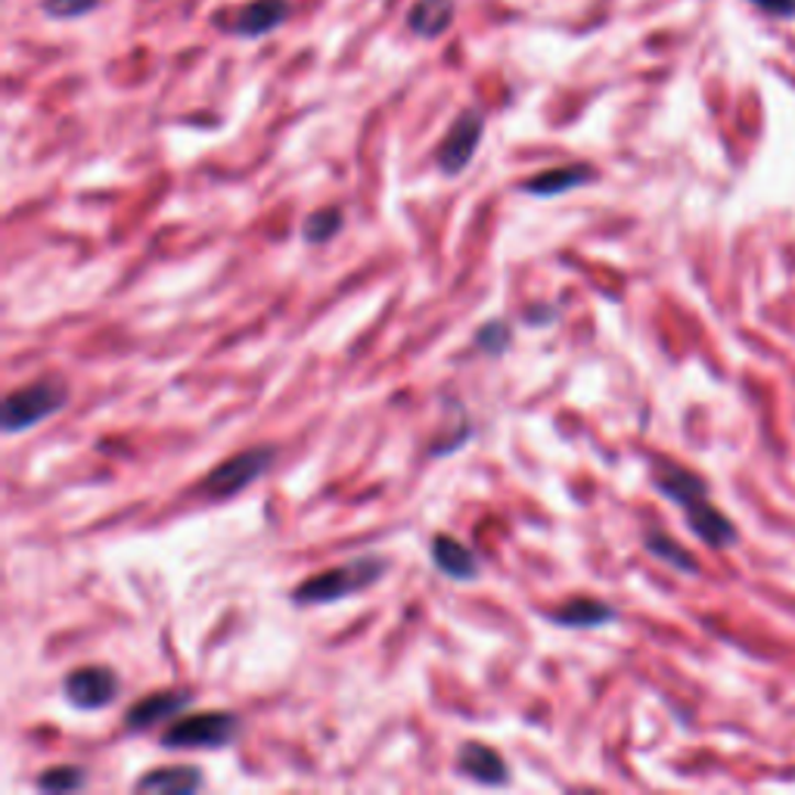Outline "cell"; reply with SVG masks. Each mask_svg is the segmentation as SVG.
Instances as JSON below:
<instances>
[{
	"instance_id": "13",
	"label": "cell",
	"mask_w": 795,
	"mask_h": 795,
	"mask_svg": "<svg viewBox=\"0 0 795 795\" xmlns=\"http://www.w3.org/2000/svg\"><path fill=\"white\" fill-rule=\"evenodd\" d=\"M615 606L603 603V600H591V596H575L569 603H562L560 609H550L547 622H553L557 628H572V631H591V628H603L615 622Z\"/></svg>"
},
{
	"instance_id": "8",
	"label": "cell",
	"mask_w": 795,
	"mask_h": 795,
	"mask_svg": "<svg viewBox=\"0 0 795 795\" xmlns=\"http://www.w3.org/2000/svg\"><path fill=\"white\" fill-rule=\"evenodd\" d=\"M193 705V693L190 690H159L149 693L144 699L131 705L125 712V730L127 734H146L159 724L175 721Z\"/></svg>"
},
{
	"instance_id": "21",
	"label": "cell",
	"mask_w": 795,
	"mask_h": 795,
	"mask_svg": "<svg viewBox=\"0 0 795 795\" xmlns=\"http://www.w3.org/2000/svg\"><path fill=\"white\" fill-rule=\"evenodd\" d=\"M97 7H100V0H41V13L56 19V22L88 16Z\"/></svg>"
},
{
	"instance_id": "1",
	"label": "cell",
	"mask_w": 795,
	"mask_h": 795,
	"mask_svg": "<svg viewBox=\"0 0 795 795\" xmlns=\"http://www.w3.org/2000/svg\"><path fill=\"white\" fill-rule=\"evenodd\" d=\"M389 569H392V562L382 553L355 557V560L317 572V575L302 581L299 587H292V606H333L345 596L363 594V591L377 587L389 575Z\"/></svg>"
},
{
	"instance_id": "3",
	"label": "cell",
	"mask_w": 795,
	"mask_h": 795,
	"mask_svg": "<svg viewBox=\"0 0 795 795\" xmlns=\"http://www.w3.org/2000/svg\"><path fill=\"white\" fill-rule=\"evenodd\" d=\"M273 460H277V448L273 445L246 448V451L227 457L224 463H217L215 470L199 482L197 491L205 501H227V497H234L239 491L255 485L265 472L271 470Z\"/></svg>"
},
{
	"instance_id": "16",
	"label": "cell",
	"mask_w": 795,
	"mask_h": 795,
	"mask_svg": "<svg viewBox=\"0 0 795 795\" xmlns=\"http://www.w3.org/2000/svg\"><path fill=\"white\" fill-rule=\"evenodd\" d=\"M457 16V0H414V7L407 10V29L416 37L435 41L454 25Z\"/></svg>"
},
{
	"instance_id": "5",
	"label": "cell",
	"mask_w": 795,
	"mask_h": 795,
	"mask_svg": "<svg viewBox=\"0 0 795 795\" xmlns=\"http://www.w3.org/2000/svg\"><path fill=\"white\" fill-rule=\"evenodd\" d=\"M482 137H485V115L479 109H463L448 127L445 141L438 144V153H435L438 171L445 178H460L470 168Z\"/></svg>"
},
{
	"instance_id": "20",
	"label": "cell",
	"mask_w": 795,
	"mask_h": 795,
	"mask_svg": "<svg viewBox=\"0 0 795 795\" xmlns=\"http://www.w3.org/2000/svg\"><path fill=\"white\" fill-rule=\"evenodd\" d=\"M475 348L482 351V355H491V358H497V355H504L506 348L513 345V329L506 321H489V324L479 326V333H475Z\"/></svg>"
},
{
	"instance_id": "2",
	"label": "cell",
	"mask_w": 795,
	"mask_h": 795,
	"mask_svg": "<svg viewBox=\"0 0 795 795\" xmlns=\"http://www.w3.org/2000/svg\"><path fill=\"white\" fill-rule=\"evenodd\" d=\"M69 404V385L59 377H44V380L29 382L22 389H13L3 398L0 407V429L3 435H19L25 429H35L47 416H56Z\"/></svg>"
},
{
	"instance_id": "6",
	"label": "cell",
	"mask_w": 795,
	"mask_h": 795,
	"mask_svg": "<svg viewBox=\"0 0 795 795\" xmlns=\"http://www.w3.org/2000/svg\"><path fill=\"white\" fill-rule=\"evenodd\" d=\"M122 693V681L119 674L107 665H85L66 674L63 681V696L66 703L78 708V712H100L119 699Z\"/></svg>"
},
{
	"instance_id": "22",
	"label": "cell",
	"mask_w": 795,
	"mask_h": 795,
	"mask_svg": "<svg viewBox=\"0 0 795 795\" xmlns=\"http://www.w3.org/2000/svg\"><path fill=\"white\" fill-rule=\"evenodd\" d=\"M761 13L774 19H795V0H749Z\"/></svg>"
},
{
	"instance_id": "23",
	"label": "cell",
	"mask_w": 795,
	"mask_h": 795,
	"mask_svg": "<svg viewBox=\"0 0 795 795\" xmlns=\"http://www.w3.org/2000/svg\"><path fill=\"white\" fill-rule=\"evenodd\" d=\"M525 317H528V324L531 326H547V321H553V317H557V307L531 305L528 311H525Z\"/></svg>"
},
{
	"instance_id": "19",
	"label": "cell",
	"mask_w": 795,
	"mask_h": 795,
	"mask_svg": "<svg viewBox=\"0 0 795 795\" xmlns=\"http://www.w3.org/2000/svg\"><path fill=\"white\" fill-rule=\"evenodd\" d=\"M35 790L47 795L81 793V790H88V771L78 768V764H56V768H47V771L37 774Z\"/></svg>"
},
{
	"instance_id": "18",
	"label": "cell",
	"mask_w": 795,
	"mask_h": 795,
	"mask_svg": "<svg viewBox=\"0 0 795 795\" xmlns=\"http://www.w3.org/2000/svg\"><path fill=\"white\" fill-rule=\"evenodd\" d=\"M343 209H339V205H324V209L311 212V215L302 221V239H305L307 246H326V243H333L336 236L343 234Z\"/></svg>"
},
{
	"instance_id": "4",
	"label": "cell",
	"mask_w": 795,
	"mask_h": 795,
	"mask_svg": "<svg viewBox=\"0 0 795 795\" xmlns=\"http://www.w3.org/2000/svg\"><path fill=\"white\" fill-rule=\"evenodd\" d=\"M243 721L236 712H199L193 718L168 724L163 734V749H227L231 742L239 740Z\"/></svg>"
},
{
	"instance_id": "7",
	"label": "cell",
	"mask_w": 795,
	"mask_h": 795,
	"mask_svg": "<svg viewBox=\"0 0 795 795\" xmlns=\"http://www.w3.org/2000/svg\"><path fill=\"white\" fill-rule=\"evenodd\" d=\"M292 13L290 0H253L234 10L231 16H215V29L234 37H265L277 32Z\"/></svg>"
},
{
	"instance_id": "15",
	"label": "cell",
	"mask_w": 795,
	"mask_h": 795,
	"mask_svg": "<svg viewBox=\"0 0 795 795\" xmlns=\"http://www.w3.org/2000/svg\"><path fill=\"white\" fill-rule=\"evenodd\" d=\"M205 786V774L190 764H178V768H156L146 771L144 777L134 783L137 793H163V795H190Z\"/></svg>"
},
{
	"instance_id": "9",
	"label": "cell",
	"mask_w": 795,
	"mask_h": 795,
	"mask_svg": "<svg viewBox=\"0 0 795 795\" xmlns=\"http://www.w3.org/2000/svg\"><path fill=\"white\" fill-rule=\"evenodd\" d=\"M454 768H457L460 777L472 780V783H479V786H489V790L510 786V780H513V771H510L504 755H501L497 749L485 746V742L475 740L463 742V746L457 749Z\"/></svg>"
},
{
	"instance_id": "14",
	"label": "cell",
	"mask_w": 795,
	"mask_h": 795,
	"mask_svg": "<svg viewBox=\"0 0 795 795\" xmlns=\"http://www.w3.org/2000/svg\"><path fill=\"white\" fill-rule=\"evenodd\" d=\"M652 485L662 491L671 504L678 506H684L690 504V501L708 494V482H705V479H699L696 472L684 470V467H678V463H669V460H659V463H656Z\"/></svg>"
},
{
	"instance_id": "12",
	"label": "cell",
	"mask_w": 795,
	"mask_h": 795,
	"mask_svg": "<svg viewBox=\"0 0 795 795\" xmlns=\"http://www.w3.org/2000/svg\"><path fill=\"white\" fill-rule=\"evenodd\" d=\"M429 557H433L435 569H438L445 579L460 581V584L479 579V569H482L479 557H475L460 538H454V535H435L433 547H429Z\"/></svg>"
},
{
	"instance_id": "17",
	"label": "cell",
	"mask_w": 795,
	"mask_h": 795,
	"mask_svg": "<svg viewBox=\"0 0 795 795\" xmlns=\"http://www.w3.org/2000/svg\"><path fill=\"white\" fill-rule=\"evenodd\" d=\"M643 550H647L650 557H656V560L671 566L674 572H684V575H696V572H699V560H696L690 550H684L671 535L659 531V528H650V531L643 535Z\"/></svg>"
},
{
	"instance_id": "11",
	"label": "cell",
	"mask_w": 795,
	"mask_h": 795,
	"mask_svg": "<svg viewBox=\"0 0 795 795\" xmlns=\"http://www.w3.org/2000/svg\"><path fill=\"white\" fill-rule=\"evenodd\" d=\"M600 175H596L594 165L587 163H572V165H560V168H547V171H538L535 178L519 183V190L528 193V197H541V199H553L562 197V193H572V190H581L587 183H594Z\"/></svg>"
},
{
	"instance_id": "10",
	"label": "cell",
	"mask_w": 795,
	"mask_h": 795,
	"mask_svg": "<svg viewBox=\"0 0 795 795\" xmlns=\"http://www.w3.org/2000/svg\"><path fill=\"white\" fill-rule=\"evenodd\" d=\"M681 510L687 513L690 531H693L703 544H708L712 550H724V547L740 541L737 525L730 523L721 510L708 501V494H705V497H696V501H690V504H684Z\"/></svg>"
}]
</instances>
